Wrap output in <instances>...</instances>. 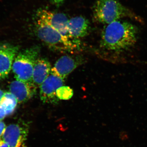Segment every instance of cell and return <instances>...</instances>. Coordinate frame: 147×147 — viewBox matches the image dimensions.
Instances as JSON below:
<instances>
[{"mask_svg": "<svg viewBox=\"0 0 147 147\" xmlns=\"http://www.w3.org/2000/svg\"><path fill=\"white\" fill-rule=\"evenodd\" d=\"M137 27L125 21H115L103 29L100 46L104 50L114 53L127 51L137 41Z\"/></svg>", "mask_w": 147, "mask_h": 147, "instance_id": "6da1fadb", "label": "cell"}, {"mask_svg": "<svg viewBox=\"0 0 147 147\" xmlns=\"http://www.w3.org/2000/svg\"><path fill=\"white\" fill-rule=\"evenodd\" d=\"M34 28L38 37L52 50L60 53H66L73 52L79 48L56 29L39 18H36Z\"/></svg>", "mask_w": 147, "mask_h": 147, "instance_id": "7a4b0ae2", "label": "cell"}, {"mask_svg": "<svg viewBox=\"0 0 147 147\" xmlns=\"http://www.w3.org/2000/svg\"><path fill=\"white\" fill-rule=\"evenodd\" d=\"M93 11L96 21L107 25L123 17H137L117 0H98Z\"/></svg>", "mask_w": 147, "mask_h": 147, "instance_id": "3957f363", "label": "cell"}, {"mask_svg": "<svg viewBox=\"0 0 147 147\" xmlns=\"http://www.w3.org/2000/svg\"><path fill=\"white\" fill-rule=\"evenodd\" d=\"M40 52V48L36 45L17 54L11 68L16 80L32 82L34 67L37 59L39 58Z\"/></svg>", "mask_w": 147, "mask_h": 147, "instance_id": "277c9868", "label": "cell"}, {"mask_svg": "<svg viewBox=\"0 0 147 147\" xmlns=\"http://www.w3.org/2000/svg\"><path fill=\"white\" fill-rule=\"evenodd\" d=\"M36 16L56 29L69 41L79 47L80 44L74 41L69 33L67 24L69 19L65 14L39 9L37 11Z\"/></svg>", "mask_w": 147, "mask_h": 147, "instance_id": "5b68a950", "label": "cell"}, {"mask_svg": "<svg viewBox=\"0 0 147 147\" xmlns=\"http://www.w3.org/2000/svg\"><path fill=\"white\" fill-rule=\"evenodd\" d=\"M30 127L24 121H18L6 127L1 139L8 147H26Z\"/></svg>", "mask_w": 147, "mask_h": 147, "instance_id": "8992f818", "label": "cell"}, {"mask_svg": "<svg viewBox=\"0 0 147 147\" xmlns=\"http://www.w3.org/2000/svg\"><path fill=\"white\" fill-rule=\"evenodd\" d=\"M64 79L50 72V75L40 86V97L44 103L56 104L59 101L57 90L63 85Z\"/></svg>", "mask_w": 147, "mask_h": 147, "instance_id": "52a82bcc", "label": "cell"}, {"mask_svg": "<svg viewBox=\"0 0 147 147\" xmlns=\"http://www.w3.org/2000/svg\"><path fill=\"white\" fill-rule=\"evenodd\" d=\"M84 62V59L82 56H63L55 63L51 72L64 80L69 74Z\"/></svg>", "mask_w": 147, "mask_h": 147, "instance_id": "ba28073f", "label": "cell"}, {"mask_svg": "<svg viewBox=\"0 0 147 147\" xmlns=\"http://www.w3.org/2000/svg\"><path fill=\"white\" fill-rule=\"evenodd\" d=\"M37 87L32 82H23L16 80L11 83L9 92L16 98L18 103H24L31 98L35 94Z\"/></svg>", "mask_w": 147, "mask_h": 147, "instance_id": "9c48e42d", "label": "cell"}, {"mask_svg": "<svg viewBox=\"0 0 147 147\" xmlns=\"http://www.w3.org/2000/svg\"><path fill=\"white\" fill-rule=\"evenodd\" d=\"M67 29L72 39L80 44L79 39L88 33L90 30V22L83 16L73 17L69 20Z\"/></svg>", "mask_w": 147, "mask_h": 147, "instance_id": "30bf717a", "label": "cell"}, {"mask_svg": "<svg viewBox=\"0 0 147 147\" xmlns=\"http://www.w3.org/2000/svg\"><path fill=\"white\" fill-rule=\"evenodd\" d=\"M18 50L16 46H0V77L4 78L9 74Z\"/></svg>", "mask_w": 147, "mask_h": 147, "instance_id": "8fae6325", "label": "cell"}, {"mask_svg": "<svg viewBox=\"0 0 147 147\" xmlns=\"http://www.w3.org/2000/svg\"><path fill=\"white\" fill-rule=\"evenodd\" d=\"M51 65L44 58H38L35 63L32 76V82L38 88L47 79L51 72Z\"/></svg>", "mask_w": 147, "mask_h": 147, "instance_id": "7c38bea8", "label": "cell"}, {"mask_svg": "<svg viewBox=\"0 0 147 147\" xmlns=\"http://www.w3.org/2000/svg\"><path fill=\"white\" fill-rule=\"evenodd\" d=\"M18 103L15 96L10 92H7L0 101V105L5 109L7 115H9L14 112Z\"/></svg>", "mask_w": 147, "mask_h": 147, "instance_id": "4fadbf2b", "label": "cell"}, {"mask_svg": "<svg viewBox=\"0 0 147 147\" xmlns=\"http://www.w3.org/2000/svg\"><path fill=\"white\" fill-rule=\"evenodd\" d=\"M73 91L69 87L62 86L57 90V95L59 100H67L73 96Z\"/></svg>", "mask_w": 147, "mask_h": 147, "instance_id": "5bb4252c", "label": "cell"}, {"mask_svg": "<svg viewBox=\"0 0 147 147\" xmlns=\"http://www.w3.org/2000/svg\"><path fill=\"white\" fill-rule=\"evenodd\" d=\"M6 126L4 122L0 121V138H2L5 131Z\"/></svg>", "mask_w": 147, "mask_h": 147, "instance_id": "9a60e30c", "label": "cell"}, {"mask_svg": "<svg viewBox=\"0 0 147 147\" xmlns=\"http://www.w3.org/2000/svg\"><path fill=\"white\" fill-rule=\"evenodd\" d=\"M7 115L5 109L3 106L0 105V121H2Z\"/></svg>", "mask_w": 147, "mask_h": 147, "instance_id": "2e32d148", "label": "cell"}, {"mask_svg": "<svg viewBox=\"0 0 147 147\" xmlns=\"http://www.w3.org/2000/svg\"><path fill=\"white\" fill-rule=\"evenodd\" d=\"M0 147H8L6 143L1 138H0Z\"/></svg>", "mask_w": 147, "mask_h": 147, "instance_id": "e0dca14e", "label": "cell"}, {"mask_svg": "<svg viewBox=\"0 0 147 147\" xmlns=\"http://www.w3.org/2000/svg\"><path fill=\"white\" fill-rule=\"evenodd\" d=\"M64 0H51L52 2L53 3L55 4L56 5H60L63 2Z\"/></svg>", "mask_w": 147, "mask_h": 147, "instance_id": "ac0fdd59", "label": "cell"}, {"mask_svg": "<svg viewBox=\"0 0 147 147\" xmlns=\"http://www.w3.org/2000/svg\"><path fill=\"white\" fill-rule=\"evenodd\" d=\"M4 93H5L4 92L3 90L0 89V101H1V98H2L3 96Z\"/></svg>", "mask_w": 147, "mask_h": 147, "instance_id": "d6986e66", "label": "cell"}, {"mask_svg": "<svg viewBox=\"0 0 147 147\" xmlns=\"http://www.w3.org/2000/svg\"><path fill=\"white\" fill-rule=\"evenodd\" d=\"M0 78H1V77H0Z\"/></svg>", "mask_w": 147, "mask_h": 147, "instance_id": "ffe728a7", "label": "cell"}]
</instances>
